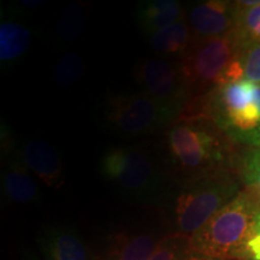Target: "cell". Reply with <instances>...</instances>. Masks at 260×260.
I'll return each mask as SVG.
<instances>
[{"instance_id": "6da1fadb", "label": "cell", "mask_w": 260, "mask_h": 260, "mask_svg": "<svg viewBox=\"0 0 260 260\" xmlns=\"http://www.w3.org/2000/svg\"><path fill=\"white\" fill-rule=\"evenodd\" d=\"M260 236V198L240 194L189 237L191 251L219 260L251 259L249 243Z\"/></svg>"}, {"instance_id": "7a4b0ae2", "label": "cell", "mask_w": 260, "mask_h": 260, "mask_svg": "<svg viewBox=\"0 0 260 260\" xmlns=\"http://www.w3.org/2000/svg\"><path fill=\"white\" fill-rule=\"evenodd\" d=\"M240 191L239 182L228 172L217 170L194 178L177 197L175 206L177 233L190 237Z\"/></svg>"}, {"instance_id": "3957f363", "label": "cell", "mask_w": 260, "mask_h": 260, "mask_svg": "<svg viewBox=\"0 0 260 260\" xmlns=\"http://www.w3.org/2000/svg\"><path fill=\"white\" fill-rule=\"evenodd\" d=\"M240 51L241 45L233 31L224 37L195 40L181 64L189 89L222 86L224 74Z\"/></svg>"}, {"instance_id": "277c9868", "label": "cell", "mask_w": 260, "mask_h": 260, "mask_svg": "<svg viewBox=\"0 0 260 260\" xmlns=\"http://www.w3.org/2000/svg\"><path fill=\"white\" fill-rule=\"evenodd\" d=\"M104 177L132 197H151L159 189V171L152 158L139 148L116 147L100 162Z\"/></svg>"}, {"instance_id": "5b68a950", "label": "cell", "mask_w": 260, "mask_h": 260, "mask_svg": "<svg viewBox=\"0 0 260 260\" xmlns=\"http://www.w3.org/2000/svg\"><path fill=\"white\" fill-rule=\"evenodd\" d=\"M182 111L146 94L119 95L110 100L106 109L109 122L126 135H145L162 128Z\"/></svg>"}, {"instance_id": "8992f818", "label": "cell", "mask_w": 260, "mask_h": 260, "mask_svg": "<svg viewBox=\"0 0 260 260\" xmlns=\"http://www.w3.org/2000/svg\"><path fill=\"white\" fill-rule=\"evenodd\" d=\"M168 148L172 159L183 170L199 175L217 171L224 160L218 139L209 130L193 123H180L169 130Z\"/></svg>"}, {"instance_id": "52a82bcc", "label": "cell", "mask_w": 260, "mask_h": 260, "mask_svg": "<svg viewBox=\"0 0 260 260\" xmlns=\"http://www.w3.org/2000/svg\"><path fill=\"white\" fill-rule=\"evenodd\" d=\"M254 88L255 84L247 80L217 87L213 99L216 119L232 138L251 132L260 125Z\"/></svg>"}, {"instance_id": "ba28073f", "label": "cell", "mask_w": 260, "mask_h": 260, "mask_svg": "<svg viewBox=\"0 0 260 260\" xmlns=\"http://www.w3.org/2000/svg\"><path fill=\"white\" fill-rule=\"evenodd\" d=\"M134 76L146 95L183 110L190 89L181 64L147 58L136 65Z\"/></svg>"}, {"instance_id": "9c48e42d", "label": "cell", "mask_w": 260, "mask_h": 260, "mask_svg": "<svg viewBox=\"0 0 260 260\" xmlns=\"http://www.w3.org/2000/svg\"><path fill=\"white\" fill-rule=\"evenodd\" d=\"M187 21L194 41L224 37L235 27L234 3L222 0L199 3L189 10Z\"/></svg>"}, {"instance_id": "30bf717a", "label": "cell", "mask_w": 260, "mask_h": 260, "mask_svg": "<svg viewBox=\"0 0 260 260\" xmlns=\"http://www.w3.org/2000/svg\"><path fill=\"white\" fill-rule=\"evenodd\" d=\"M19 158L29 171L51 188L64 183V169L56 148L45 140H29L19 152Z\"/></svg>"}, {"instance_id": "8fae6325", "label": "cell", "mask_w": 260, "mask_h": 260, "mask_svg": "<svg viewBox=\"0 0 260 260\" xmlns=\"http://www.w3.org/2000/svg\"><path fill=\"white\" fill-rule=\"evenodd\" d=\"M2 189L6 199L15 204H31L40 197L37 181L19 157L10 161L3 171Z\"/></svg>"}, {"instance_id": "7c38bea8", "label": "cell", "mask_w": 260, "mask_h": 260, "mask_svg": "<svg viewBox=\"0 0 260 260\" xmlns=\"http://www.w3.org/2000/svg\"><path fill=\"white\" fill-rule=\"evenodd\" d=\"M41 247L45 260H93L82 239L65 228L48 230Z\"/></svg>"}, {"instance_id": "4fadbf2b", "label": "cell", "mask_w": 260, "mask_h": 260, "mask_svg": "<svg viewBox=\"0 0 260 260\" xmlns=\"http://www.w3.org/2000/svg\"><path fill=\"white\" fill-rule=\"evenodd\" d=\"M138 23L147 34L153 35L186 18L183 5L176 0H152L139 6Z\"/></svg>"}, {"instance_id": "5bb4252c", "label": "cell", "mask_w": 260, "mask_h": 260, "mask_svg": "<svg viewBox=\"0 0 260 260\" xmlns=\"http://www.w3.org/2000/svg\"><path fill=\"white\" fill-rule=\"evenodd\" d=\"M194 42L191 29L188 24L187 17L170 27L155 32L149 38V45L155 52L161 54H176L187 53Z\"/></svg>"}, {"instance_id": "9a60e30c", "label": "cell", "mask_w": 260, "mask_h": 260, "mask_svg": "<svg viewBox=\"0 0 260 260\" xmlns=\"http://www.w3.org/2000/svg\"><path fill=\"white\" fill-rule=\"evenodd\" d=\"M235 8V34L241 50L251 44L260 42V0L234 2Z\"/></svg>"}, {"instance_id": "2e32d148", "label": "cell", "mask_w": 260, "mask_h": 260, "mask_svg": "<svg viewBox=\"0 0 260 260\" xmlns=\"http://www.w3.org/2000/svg\"><path fill=\"white\" fill-rule=\"evenodd\" d=\"M31 44V31L24 24L5 21L0 24V60L10 63L23 56Z\"/></svg>"}, {"instance_id": "e0dca14e", "label": "cell", "mask_w": 260, "mask_h": 260, "mask_svg": "<svg viewBox=\"0 0 260 260\" xmlns=\"http://www.w3.org/2000/svg\"><path fill=\"white\" fill-rule=\"evenodd\" d=\"M160 242L152 234L122 237L111 253V260H149Z\"/></svg>"}, {"instance_id": "ac0fdd59", "label": "cell", "mask_w": 260, "mask_h": 260, "mask_svg": "<svg viewBox=\"0 0 260 260\" xmlns=\"http://www.w3.org/2000/svg\"><path fill=\"white\" fill-rule=\"evenodd\" d=\"M84 63L77 53H67L57 61L53 71V80L57 86L68 88L74 86L82 77Z\"/></svg>"}, {"instance_id": "d6986e66", "label": "cell", "mask_w": 260, "mask_h": 260, "mask_svg": "<svg viewBox=\"0 0 260 260\" xmlns=\"http://www.w3.org/2000/svg\"><path fill=\"white\" fill-rule=\"evenodd\" d=\"M191 253L189 237L177 234L160 240L149 260H189Z\"/></svg>"}, {"instance_id": "ffe728a7", "label": "cell", "mask_w": 260, "mask_h": 260, "mask_svg": "<svg viewBox=\"0 0 260 260\" xmlns=\"http://www.w3.org/2000/svg\"><path fill=\"white\" fill-rule=\"evenodd\" d=\"M243 70V79L260 86V42L243 47L239 54Z\"/></svg>"}, {"instance_id": "44dd1931", "label": "cell", "mask_w": 260, "mask_h": 260, "mask_svg": "<svg viewBox=\"0 0 260 260\" xmlns=\"http://www.w3.org/2000/svg\"><path fill=\"white\" fill-rule=\"evenodd\" d=\"M84 24L82 6L73 5L64 12L59 22V32L64 39H74L80 34Z\"/></svg>"}, {"instance_id": "7402d4cb", "label": "cell", "mask_w": 260, "mask_h": 260, "mask_svg": "<svg viewBox=\"0 0 260 260\" xmlns=\"http://www.w3.org/2000/svg\"><path fill=\"white\" fill-rule=\"evenodd\" d=\"M242 175L249 189L260 198V148H254L247 154L243 161Z\"/></svg>"}, {"instance_id": "603a6c76", "label": "cell", "mask_w": 260, "mask_h": 260, "mask_svg": "<svg viewBox=\"0 0 260 260\" xmlns=\"http://www.w3.org/2000/svg\"><path fill=\"white\" fill-rule=\"evenodd\" d=\"M233 139H235L240 142H243V144L251 145L254 148H260V125L258 128L253 129L248 133H243V134L233 136Z\"/></svg>"}, {"instance_id": "cb8c5ba5", "label": "cell", "mask_w": 260, "mask_h": 260, "mask_svg": "<svg viewBox=\"0 0 260 260\" xmlns=\"http://www.w3.org/2000/svg\"><path fill=\"white\" fill-rule=\"evenodd\" d=\"M249 254H251V260H260V236L255 237L249 243Z\"/></svg>"}, {"instance_id": "d4e9b609", "label": "cell", "mask_w": 260, "mask_h": 260, "mask_svg": "<svg viewBox=\"0 0 260 260\" xmlns=\"http://www.w3.org/2000/svg\"><path fill=\"white\" fill-rule=\"evenodd\" d=\"M189 260H219V259H214V258H210V256H206L204 254H199V253H191Z\"/></svg>"}, {"instance_id": "484cf974", "label": "cell", "mask_w": 260, "mask_h": 260, "mask_svg": "<svg viewBox=\"0 0 260 260\" xmlns=\"http://www.w3.org/2000/svg\"><path fill=\"white\" fill-rule=\"evenodd\" d=\"M254 102H255L256 109H258L259 115H260V86H256V84H255V88H254Z\"/></svg>"}, {"instance_id": "4316f807", "label": "cell", "mask_w": 260, "mask_h": 260, "mask_svg": "<svg viewBox=\"0 0 260 260\" xmlns=\"http://www.w3.org/2000/svg\"><path fill=\"white\" fill-rule=\"evenodd\" d=\"M22 4H23L25 8H38V6L42 5V2H39V0H31V2L24 0V2H22Z\"/></svg>"}]
</instances>
